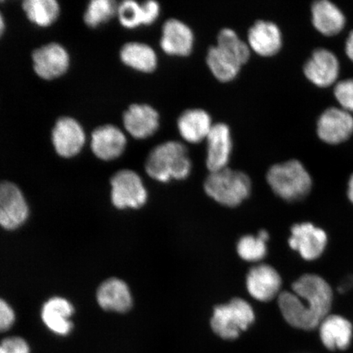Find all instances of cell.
<instances>
[{
	"instance_id": "cell-29",
	"label": "cell",
	"mask_w": 353,
	"mask_h": 353,
	"mask_svg": "<svg viewBox=\"0 0 353 353\" xmlns=\"http://www.w3.org/2000/svg\"><path fill=\"white\" fill-rule=\"evenodd\" d=\"M237 252L245 261H261L267 254L266 241L259 235L243 236L238 242Z\"/></svg>"
},
{
	"instance_id": "cell-5",
	"label": "cell",
	"mask_w": 353,
	"mask_h": 353,
	"mask_svg": "<svg viewBox=\"0 0 353 353\" xmlns=\"http://www.w3.org/2000/svg\"><path fill=\"white\" fill-rule=\"evenodd\" d=\"M252 307L245 300L233 299L227 304L215 307L210 324L212 330L224 339H235L254 321Z\"/></svg>"
},
{
	"instance_id": "cell-2",
	"label": "cell",
	"mask_w": 353,
	"mask_h": 353,
	"mask_svg": "<svg viewBox=\"0 0 353 353\" xmlns=\"http://www.w3.org/2000/svg\"><path fill=\"white\" fill-rule=\"evenodd\" d=\"M145 169L152 179L161 183L187 179L191 174L192 161L186 145L178 141L157 145L148 154Z\"/></svg>"
},
{
	"instance_id": "cell-3",
	"label": "cell",
	"mask_w": 353,
	"mask_h": 353,
	"mask_svg": "<svg viewBox=\"0 0 353 353\" xmlns=\"http://www.w3.org/2000/svg\"><path fill=\"white\" fill-rule=\"evenodd\" d=\"M267 181L273 192L287 201L303 200L312 187L310 174L297 160L272 165L268 171Z\"/></svg>"
},
{
	"instance_id": "cell-35",
	"label": "cell",
	"mask_w": 353,
	"mask_h": 353,
	"mask_svg": "<svg viewBox=\"0 0 353 353\" xmlns=\"http://www.w3.org/2000/svg\"><path fill=\"white\" fill-rule=\"evenodd\" d=\"M345 52L348 59L353 63V30L348 34L345 43Z\"/></svg>"
},
{
	"instance_id": "cell-12",
	"label": "cell",
	"mask_w": 353,
	"mask_h": 353,
	"mask_svg": "<svg viewBox=\"0 0 353 353\" xmlns=\"http://www.w3.org/2000/svg\"><path fill=\"white\" fill-rule=\"evenodd\" d=\"M52 141L59 156L70 158L81 152L85 143V134L81 123L74 119L63 117L55 123Z\"/></svg>"
},
{
	"instance_id": "cell-14",
	"label": "cell",
	"mask_w": 353,
	"mask_h": 353,
	"mask_svg": "<svg viewBox=\"0 0 353 353\" xmlns=\"http://www.w3.org/2000/svg\"><path fill=\"white\" fill-rule=\"evenodd\" d=\"M195 37L191 28L176 19H168L162 26L161 48L167 55L188 57L192 54Z\"/></svg>"
},
{
	"instance_id": "cell-6",
	"label": "cell",
	"mask_w": 353,
	"mask_h": 353,
	"mask_svg": "<svg viewBox=\"0 0 353 353\" xmlns=\"http://www.w3.org/2000/svg\"><path fill=\"white\" fill-rule=\"evenodd\" d=\"M112 201L118 209H139L148 200V192L140 176L130 170H122L112 176Z\"/></svg>"
},
{
	"instance_id": "cell-24",
	"label": "cell",
	"mask_w": 353,
	"mask_h": 353,
	"mask_svg": "<svg viewBox=\"0 0 353 353\" xmlns=\"http://www.w3.org/2000/svg\"><path fill=\"white\" fill-rule=\"evenodd\" d=\"M120 57L123 64L143 73H152L158 65L156 51L144 43H125L121 48Z\"/></svg>"
},
{
	"instance_id": "cell-32",
	"label": "cell",
	"mask_w": 353,
	"mask_h": 353,
	"mask_svg": "<svg viewBox=\"0 0 353 353\" xmlns=\"http://www.w3.org/2000/svg\"><path fill=\"white\" fill-rule=\"evenodd\" d=\"M0 353H30V346L20 337L4 339L0 343Z\"/></svg>"
},
{
	"instance_id": "cell-31",
	"label": "cell",
	"mask_w": 353,
	"mask_h": 353,
	"mask_svg": "<svg viewBox=\"0 0 353 353\" xmlns=\"http://www.w3.org/2000/svg\"><path fill=\"white\" fill-rule=\"evenodd\" d=\"M334 94L342 109L353 113V78L336 83Z\"/></svg>"
},
{
	"instance_id": "cell-33",
	"label": "cell",
	"mask_w": 353,
	"mask_h": 353,
	"mask_svg": "<svg viewBox=\"0 0 353 353\" xmlns=\"http://www.w3.org/2000/svg\"><path fill=\"white\" fill-rule=\"evenodd\" d=\"M141 7H142L143 25L153 24L161 14L160 4L153 0L141 3Z\"/></svg>"
},
{
	"instance_id": "cell-1",
	"label": "cell",
	"mask_w": 353,
	"mask_h": 353,
	"mask_svg": "<svg viewBox=\"0 0 353 353\" xmlns=\"http://www.w3.org/2000/svg\"><path fill=\"white\" fill-rule=\"evenodd\" d=\"M293 292L278 295L282 316L293 327L311 330L319 326L332 306L333 292L323 278L305 274L292 285Z\"/></svg>"
},
{
	"instance_id": "cell-20",
	"label": "cell",
	"mask_w": 353,
	"mask_h": 353,
	"mask_svg": "<svg viewBox=\"0 0 353 353\" xmlns=\"http://www.w3.org/2000/svg\"><path fill=\"white\" fill-rule=\"evenodd\" d=\"M314 28L326 37L339 34L345 28L346 17L337 6L328 0H319L311 7Z\"/></svg>"
},
{
	"instance_id": "cell-7",
	"label": "cell",
	"mask_w": 353,
	"mask_h": 353,
	"mask_svg": "<svg viewBox=\"0 0 353 353\" xmlns=\"http://www.w3.org/2000/svg\"><path fill=\"white\" fill-rule=\"evenodd\" d=\"M316 134L325 143H345L353 134V117L342 108H330L324 110L316 122Z\"/></svg>"
},
{
	"instance_id": "cell-8",
	"label": "cell",
	"mask_w": 353,
	"mask_h": 353,
	"mask_svg": "<svg viewBox=\"0 0 353 353\" xmlns=\"http://www.w3.org/2000/svg\"><path fill=\"white\" fill-rule=\"evenodd\" d=\"M29 209L26 199L14 183H0V226L14 230L26 222Z\"/></svg>"
},
{
	"instance_id": "cell-13",
	"label": "cell",
	"mask_w": 353,
	"mask_h": 353,
	"mask_svg": "<svg viewBox=\"0 0 353 353\" xmlns=\"http://www.w3.org/2000/svg\"><path fill=\"white\" fill-rule=\"evenodd\" d=\"M205 141L206 166L210 173L228 168L232 152L230 128L224 123H214Z\"/></svg>"
},
{
	"instance_id": "cell-22",
	"label": "cell",
	"mask_w": 353,
	"mask_h": 353,
	"mask_svg": "<svg viewBox=\"0 0 353 353\" xmlns=\"http://www.w3.org/2000/svg\"><path fill=\"white\" fill-rule=\"evenodd\" d=\"M320 336L325 347L331 351L344 350L350 347L352 338L350 321L339 315H329L322 321Z\"/></svg>"
},
{
	"instance_id": "cell-27",
	"label": "cell",
	"mask_w": 353,
	"mask_h": 353,
	"mask_svg": "<svg viewBox=\"0 0 353 353\" xmlns=\"http://www.w3.org/2000/svg\"><path fill=\"white\" fill-rule=\"evenodd\" d=\"M216 46L226 52L241 66L250 60L251 50L248 43L243 41L237 33L230 28L221 30Z\"/></svg>"
},
{
	"instance_id": "cell-9",
	"label": "cell",
	"mask_w": 353,
	"mask_h": 353,
	"mask_svg": "<svg viewBox=\"0 0 353 353\" xmlns=\"http://www.w3.org/2000/svg\"><path fill=\"white\" fill-rule=\"evenodd\" d=\"M341 73V63L334 52L317 48L303 66L304 76L312 85L325 88L336 83Z\"/></svg>"
},
{
	"instance_id": "cell-17",
	"label": "cell",
	"mask_w": 353,
	"mask_h": 353,
	"mask_svg": "<svg viewBox=\"0 0 353 353\" xmlns=\"http://www.w3.org/2000/svg\"><path fill=\"white\" fill-rule=\"evenodd\" d=\"M247 39L250 50L264 57L277 54L283 43L279 26L270 21H256L250 28Z\"/></svg>"
},
{
	"instance_id": "cell-4",
	"label": "cell",
	"mask_w": 353,
	"mask_h": 353,
	"mask_svg": "<svg viewBox=\"0 0 353 353\" xmlns=\"http://www.w3.org/2000/svg\"><path fill=\"white\" fill-rule=\"evenodd\" d=\"M252 183L244 172L225 168L212 172L205 181V191L219 204L236 207L250 195Z\"/></svg>"
},
{
	"instance_id": "cell-21",
	"label": "cell",
	"mask_w": 353,
	"mask_h": 353,
	"mask_svg": "<svg viewBox=\"0 0 353 353\" xmlns=\"http://www.w3.org/2000/svg\"><path fill=\"white\" fill-rule=\"evenodd\" d=\"M74 313L72 304L61 297L52 298L44 303L41 317L44 325L52 332L60 336H66L73 329L70 317Z\"/></svg>"
},
{
	"instance_id": "cell-16",
	"label": "cell",
	"mask_w": 353,
	"mask_h": 353,
	"mask_svg": "<svg viewBox=\"0 0 353 353\" xmlns=\"http://www.w3.org/2000/svg\"><path fill=\"white\" fill-rule=\"evenodd\" d=\"M123 126L136 139L152 137L160 127V114L148 104H132L123 114Z\"/></svg>"
},
{
	"instance_id": "cell-15",
	"label": "cell",
	"mask_w": 353,
	"mask_h": 353,
	"mask_svg": "<svg viewBox=\"0 0 353 353\" xmlns=\"http://www.w3.org/2000/svg\"><path fill=\"white\" fill-rule=\"evenodd\" d=\"M282 281L274 268L260 264L250 269L246 278L248 292L260 302H268L279 295Z\"/></svg>"
},
{
	"instance_id": "cell-36",
	"label": "cell",
	"mask_w": 353,
	"mask_h": 353,
	"mask_svg": "<svg viewBox=\"0 0 353 353\" xmlns=\"http://www.w3.org/2000/svg\"><path fill=\"white\" fill-rule=\"evenodd\" d=\"M347 196L353 204V174L348 181Z\"/></svg>"
},
{
	"instance_id": "cell-10",
	"label": "cell",
	"mask_w": 353,
	"mask_h": 353,
	"mask_svg": "<svg viewBox=\"0 0 353 353\" xmlns=\"http://www.w3.org/2000/svg\"><path fill=\"white\" fill-rule=\"evenodd\" d=\"M289 245L298 251L303 259L312 261L321 257L327 245V235L321 228L310 223L294 225Z\"/></svg>"
},
{
	"instance_id": "cell-19",
	"label": "cell",
	"mask_w": 353,
	"mask_h": 353,
	"mask_svg": "<svg viewBox=\"0 0 353 353\" xmlns=\"http://www.w3.org/2000/svg\"><path fill=\"white\" fill-rule=\"evenodd\" d=\"M213 126L210 114L200 108L184 110L176 121L180 136L187 143L192 144L206 140Z\"/></svg>"
},
{
	"instance_id": "cell-30",
	"label": "cell",
	"mask_w": 353,
	"mask_h": 353,
	"mask_svg": "<svg viewBox=\"0 0 353 353\" xmlns=\"http://www.w3.org/2000/svg\"><path fill=\"white\" fill-rule=\"evenodd\" d=\"M117 16L121 24L125 28L135 29L143 25L141 3L132 0H126L119 4Z\"/></svg>"
},
{
	"instance_id": "cell-37",
	"label": "cell",
	"mask_w": 353,
	"mask_h": 353,
	"mask_svg": "<svg viewBox=\"0 0 353 353\" xmlns=\"http://www.w3.org/2000/svg\"><path fill=\"white\" fill-rule=\"evenodd\" d=\"M4 28H6V23H4L3 17L1 14V12H0V37H1L2 34H3Z\"/></svg>"
},
{
	"instance_id": "cell-18",
	"label": "cell",
	"mask_w": 353,
	"mask_h": 353,
	"mask_svg": "<svg viewBox=\"0 0 353 353\" xmlns=\"http://www.w3.org/2000/svg\"><path fill=\"white\" fill-rule=\"evenodd\" d=\"M126 145V136L117 126H100L92 132V151L101 160L112 161L120 157Z\"/></svg>"
},
{
	"instance_id": "cell-26",
	"label": "cell",
	"mask_w": 353,
	"mask_h": 353,
	"mask_svg": "<svg viewBox=\"0 0 353 353\" xmlns=\"http://www.w3.org/2000/svg\"><path fill=\"white\" fill-rule=\"evenodd\" d=\"M22 8L28 19L41 28L51 26L60 14V6L55 0H26Z\"/></svg>"
},
{
	"instance_id": "cell-23",
	"label": "cell",
	"mask_w": 353,
	"mask_h": 353,
	"mask_svg": "<svg viewBox=\"0 0 353 353\" xmlns=\"http://www.w3.org/2000/svg\"><path fill=\"white\" fill-rule=\"evenodd\" d=\"M98 303L107 311L125 312L132 307V295L125 281L110 278L101 285L97 294Z\"/></svg>"
},
{
	"instance_id": "cell-11",
	"label": "cell",
	"mask_w": 353,
	"mask_h": 353,
	"mask_svg": "<svg viewBox=\"0 0 353 353\" xmlns=\"http://www.w3.org/2000/svg\"><path fill=\"white\" fill-rule=\"evenodd\" d=\"M35 73L43 79H54L64 74L70 66V56L59 43H51L33 52Z\"/></svg>"
},
{
	"instance_id": "cell-28",
	"label": "cell",
	"mask_w": 353,
	"mask_h": 353,
	"mask_svg": "<svg viewBox=\"0 0 353 353\" xmlns=\"http://www.w3.org/2000/svg\"><path fill=\"white\" fill-rule=\"evenodd\" d=\"M118 4L113 0H94L88 4L85 22L90 28H97L117 15Z\"/></svg>"
},
{
	"instance_id": "cell-34",
	"label": "cell",
	"mask_w": 353,
	"mask_h": 353,
	"mask_svg": "<svg viewBox=\"0 0 353 353\" xmlns=\"http://www.w3.org/2000/svg\"><path fill=\"white\" fill-rule=\"evenodd\" d=\"M14 321L15 313L12 308L0 299V332L10 330Z\"/></svg>"
},
{
	"instance_id": "cell-25",
	"label": "cell",
	"mask_w": 353,
	"mask_h": 353,
	"mask_svg": "<svg viewBox=\"0 0 353 353\" xmlns=\"http://www.w3.org/2000/svg\"><path fill=\"white\" fill-rule=\"evenodd\" d=\"M206 63L214 78L223 83L232 81L241 69V65L235 59L217 46L209 48Z\"/></svg>"
}]
</instances>
